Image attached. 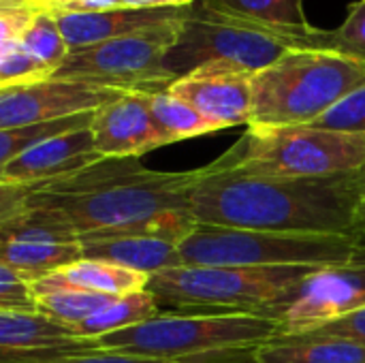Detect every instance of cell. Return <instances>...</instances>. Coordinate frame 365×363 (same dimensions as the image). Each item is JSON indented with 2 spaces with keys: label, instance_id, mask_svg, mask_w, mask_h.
Here are the masks:
<instances>
[{
  "label": "cell",
  "instance_id": "obj_1",
  "mask_svg": "<svg viewBox=\"0 0 365 363\" xmlns=\"http://www.w3.org/2000/svg\"><path fill=\"white\" fill-rule=\"evenodd\" d=\"M195 180L197 169L167 173L145 169L139 158H105L73 175L19 188L21 208L56 214L79 240L156 235L182 244L197 227L190 212Z\"/></svg>",
  "mask_w": 365,
  "mask_h": 363
},
{
  "label": "cell",
  "instance_id": "obj_2",
  "mask_svg": "<svg viewBox=\"0 0 365 363\" xmlns=\"http://www.w3.org/2000/svg\"><path fill=\"white\" fill-rule=\"evenodd\" d=\"M364 201L357 173L265 178L231 169L222 156L197 169L190 212L201 225L229 229L353 235Z\"/></svg>",
  "mask_w": 365,
  "mask_h": 363
},
{
  "label": "cell",
  "instance_id": "obj_3",
  "mask_svg": "<svg viewBox=\"0 0 365 363\" xmlns=\"http://www.w3.org/2000/svg\"><path fill=\"white\" fill-rule=\"evenodd\" d=\"M319 267H214L178 265L150 276L148 291L160 312L263 315L291 304L299 282Z\"/></svg>",
  "mask_w": 365,
  "mask_h": 363
},
{
  "label": "cell",
  "instance_id": "obj_4",
  "mask_svg": "<svg viewBox=\"0 0 365 363\" xmlns=\"http://www.w3.org/2000/svg\"><path fill=\"white\" fill-rule=\"evenodd\" d=\"M365 86V66L334 51L289 49L252 75L248 128L314 124Z\"/></svg>",
  "mask_w": 365,
  "mask_h": 363
},
{
  "label": "cell",
  "instance_id": "obj_5",
  "mask_svg": "<svg viewBox=\"0 0 365 363\" xmlns=\"http://www.w3.org/2000/svg\"><path fill=\"white\" fill-rule=\"evenodd\" d=\"M280 336V323L263 315H180L160 312L135 327L94 340V351L203 362L229 353H257Z\"/></svg>",
  "mask_w": 365,
  "mask_h": 363
},
{
  "label": "cell",
  "instance_id": "obj_6",
  "mask_svg": "<svg viewBox=\"0 0 365 363\" xmlns=\"http://www.w3.org/2000/svg\"><path fill=\"white\" fill-rule=\"evenodd\" d=\"M184 265L214 267H331L365 263L349 235L276 233L201 225L180 244Z\"/></svg>",
  "mask_w": 365,
  "mask_h": 363
},
{
  "label": "cell",
  "instance_id": "obj_7",
  "mask_svg": "<svg viewBox=\"0 0 365 363\" xmlns=\"http://www.w3.org/2000/svg\"><path fill=\"white\" fill-rule=\"evenodd\" d=\"M225 163L248 175L334 178L365 167V133L321 128L314 124L248 128L225 154Z\"/></svg>",
  "mask_w": 365,
  "mask_h": 363
},
{
  "label": "cell",
  "instance_id": "obj_8",
  "mask_svg": "<svg viewBox=\"0 0 365 363\" xmlns=\"http://www.w3.org/2000/svg\"><path fill=\"white\" fill-rule=\"evenodd\" d=\"M310 32L263 26L197 0L190 4L180 36L165 58V71L178 79L199 66L222 62L259 73L289 49H304Z\"/></svg>",
  "mask_w": 365,
  "mask_h": 363
},
{
  "label": "cell",
  "instance_id": "obj_9",
  "mask_svg": "<svg viewBox=\"0 0 365 363\" xmlns=\"http://www.w3.org/2000/svg\"><path fill=\"white\" fill-rule=\"evenodd\" d=\"M184 19L186 17L92 47L73 49L53 77L92 81L126 92L169 90L175 77L165 71V58L175 45Z\"/></svg>",
  "mask_w": 365,
  "mask_h": 363
},
{
  "label": "cell",
  "instance_id": "obj_10",
  "mask_svg": "<svg viewBox=\"0 0 365 363\" xmlns=\"http://www.w3.org/2000/svg\"><path fill=\"white\" fill-rule=\"evenodd\" d=\"M122 94L126 90L66 77H47L26 86L0 88V131L90 113Z\"/></svg>",
  "mask_w": 365,
  "mask_h": 363
},
{
  "label": "cell",
  "instance_id": "obj_11",
  "mask_svg": "<svg viewBox=\"0 0 365 363\" xmlns=\"http://www.w3.org/2000/svg\"><path fill=\"white\" fill-rule=\"evenodd\" d=\"M365 308V263L319 267L278 315L280 336H299Z\"/></svg>",
  "mask_w": 365,
  "mask_h": 363
},
{
  "label": "cell",
  "instance_id": "obj_12",
  "mask_svg": "<svg viewBox=\"0 0 365 363\" xmlns=\"http://www.w3.org/2000/svg\"><path fill=\"white\" fill-rule=\"evenodd\" d=\"M252 75L240 66L212 62L178 77L169 92L195 107L216 131L240 124L250 126Z\"/></svg>",
  "mask_w": 365,
  "mask_h": 363
},
{
  "label": "cell",
  "instance_id": "obj_13",
  "mask_svg": "<svg viewBox=\"0 0 365 363\" xmlns=\"http://www.w3.org/2000/svg\"><path fill=\"white\" fill-rule=\"evenodd\" d=\"M92 135L103 158H139L167 145L150 109L148 92H126L94 111Z\"/></svg>",
  "mask_w": 365,
  "mask_h": 363
},
{
  "label": "cell",
  "instance_id": "obj_14",
  "mask_svg": "<svg viewBox=\"0 0 365 363\" xmlns=\"http://www.w3.org/2000/svg\"><path fill=\"white\" fill-rule=\"evenodd\" d=\"M101 160L105 158L96 152L92 128H81L34 145L17 158L0 165V184L34 186L73 175Z\"/></svg>",
  "mask_w": 365,
  "mask_h": 363
},
{
  "label": "cell",
  "instance_id": "obj_15",
  "mask_svg": "<svg viewBox=\"0 0 365 363\" xmlns=\"http://www.w3.org/2000/svg\"><path fill=\"white\" fill-rule=\"evenodd\" d=\"M188 6H160V9H130L120 6L111 11L83 13V15H53L64 34L68 49H83L105 41H113L145 28L163 26L186 17Z\"/></svg>",
  "mask_w": 365,
  "mask_h": 363
},
{
  "label": "cell",
  "instance_id": "obj_16",
  "mask_svg": "<svg viewBox=\"0 0 365 363\" xmlns=\"http://www.w3.org/2000/svg\"><path fill=\"white\" fill-rule=\"evenodd\" d=\"M45 351H94V340L43 312H0V357Z\"/></svg>",
  "mask_w": 365,
  "mask_h": 363
},
{
  "label": "cell",
  "instance_id": "obj_17",
  "mask_svg": "<svg viewBox=\"0 0 365 363\" xmlns=\"http://www.w3.org/2000/svg\"><path fill=\"white\" fill-rule=\"evenodd\" d=\"M83 259L105 261L145 276L184 265L180 244L156 235H94L79 240Z\"/></svg>",
  "mask_w": 365,
  "mask_h": 363
},
{
  "label": "cell",
  "instance_id": "obj_18",
  "mask_svg": "<svg viewBox=\"0 0 365 363\" xmlns=\"http://www.w3.org/2000/svg\"><path fill=\"white\" fill-rule=\"evenodd\" d=\"M257 363H365V347L342 338L278 336L255 353Z\"/></svg>",
  "mask_w": 365,
  "mask_h": 363
},
{
  "label": "cell",
  "instance_id": "obj_19",
  "mask_svg": "<svg viewBox=\"0 0 365 363\" xmlns=\"http://www.w3.org/2000/svg\"><path fill=\"white\" fill-rule=\"evenodd\" d=\"M49 276L68 287H77V289L109 295V297H124V295L141 293L148 289V282H150V276L145 274H139L120 265H111L105 261H92V259H81Z\"/></svg>",
  "mask_w": 365,
  "mask_h": 363
},
{
  "label": "cell",
  "instance_id": "obj_20",
  "mask_svg": "<svg viewBox=\"0 0 365 363\" xmlns=\"http://www.w3.org/2000/svg\"><path fill=\"white\" fill-rule=\"evenodd\" d=\"M32 293L38 312L66 323V325H77L86 321L88 317L96 315L101 308L111 304L115 297L101 295V293H90L77 287H68L64 282H58L51 276H45L41 280L32 282Z\"/></svg>",
  "mask_w": 365,
  "mask_h": 363
},
{
  "label": "cell",
  "instance_id": "obj_21",
  "mask_svg": "<svg viewBox=\"0 0 365 363\" xmlns=\"http://www.w3.org/2000/svg\"><path fill=\"white\" fill-rule=\"evenodd\" d=\"M83 259L81 244H30L2 242L0 263L9 265L30 282L41 280Z\"/></svg>",
  "mask_w": 365,
  "mask_h": 363
},
{
  "label": "cell",
  "instance_id": "obj_22",
  "mask_svg": "<svg viewBox=\"0 0 365 363\" xmlns=\"http://www.w3.org/2000/svg\"><path fill=\"white\" fill-rule=\"evenodd\" d=\"M158 315H160L158 302L145 289L141 293L115 297L111 304L101 308L96 315H92L86 321L73 325V329H75V334L79 338L96 340L101 336H107V334L122 332V329L135 327L139 323H145V321H150V319H154Z\"/></svg>",
  "mask_w": 365,
  "mask_h": 363
},
{
  "label": "cell",
  "instance_id": "obj_23",
  "mask_svg": "<svg viewBox=\"0 0 365 363\" xmlns=\"http://www.w3.org/2000/svg\"><path fill=\"white\" fill-rule=\"evenodd\" d=\"M203 2L216 11L272 28L295 30V32H310L314 28L304 11V0H203Z\"/></svg>",
  "mask_w": 365,
  "mask_h": 363
},
{
  "label": "cell",
  "instance_id": "obj_24",
  "mask_svg": "<svg viewBox=\"0 0 365 363\" xmlns=\"http://www.w3.org/2000/svg\"><path fill=\"white\" fill-rule=\"evenodd\" d=\"M2 242L30 244H79V235L56 214L24 205L13 216L0 220Z\"/></svg>",
  "mask_w": 365,
  "mask_h": 363
},
{
  "label": "cell",
  "instance_id": "obj_25",
  "mask_svg": "<svg viewBox=\"0 0 365 363\" xmlns=\"http://www.w3.org/2000/svg\"><path fill=\"white\" fill-rule=\"evenodd\" d=\"M148 101H150L152 116H154L167 145L175 143V141L192 139L199 135L216 133V126L212 122H207L195 107H190L186 101L173 96L169 90L148 92Z\"/></svg>",
  "mask_w": 365,
  "mask_h": 363
},
{
  "label": "cell",
  "instance_id": "obj_26",
  "mask_svg": "<svg viewBox=\"0 0 365 363\" xmlns=\"http://www.w3.org/2000/svg\"><path fill=\"white\" fill-rule=\"evenodd\" d=\"M92 120H94V111L62 118V120H47V122L15 126V128H2L0 131V165L17 158L19 154L28 152L30 148L41 145L49 139H56V137L73 133V131L90 128Z\"/></svg>",
  "mask_w": 365,
  "mask_h": 363
},
{
  "label": "cell",
  "instance_id": "obj_27",
  "mask_svg": "<svg viewBox=\"0 0 365 363\" xmlns=\"http://www.w3.org/2000/svg\"><path fill=\"white\" fill-rule=\"evenodd\" d=\"M304 49L334 51L365 66V0H355L349 4L346 19L338 28H314L306 36Z\"/></svg>",
  "mask_w": 365,
  "mask_h": 363
},
{
  "label": "cell",
  "instance_id": "obj_28",
  "mask_svg": "<svg viewBox=\"0 0 365 363\" xmlns=\"http://www.w3.org/2000/svg\"><path fill=\"white\" fill-rule=\"evenodd\" d=\"M19 43L28 53H32L38 62H43L53 73L62 66V62L71 53V49L64 41V34L58 26V19L47 11L34 13L32 21L26 28V32L21 34Z\"/></svg>",
  "mask_w": 365,
  "mask_h": 363
},
{
  "label": "cell",
  "instance_id": "obj_29",
  "mask_svg": "<svg viewBox=\"0 0 365 363\" xmlns=\"http://www.w3.org/2000/svg\"><path fill=\"white\" fill-rule=\"evenodd\" d=\"M53 77V71L28 53L19 41L0 43V88L26 86Z\"/></svg>",
  "mask_w": 365,
  "mask_h": 363
},
{
  "label": "cell",
  "instance_id": "obj_30",
  "mask_svg": "<svg viewBox=\"0 0 365 363\" xmlns=\"http://www.w3.org/2000/svg\"><path fill=\"white\" fill-rule=\"evenodd\" d=\"M0 312H38L32 282L0 263Z\"/></svg>",
  "mask_w": 365,
  "mask_h": 363
},
{
  "label": "cell",
  "instance_id": "obj_31",
  "mask_svg": "<svg viewBox=\"0 0 365 363\" xmlns=\"http://www.w3.org/2000/svg\"><path fill=\"white\" fill-rule=\"evenodd\" d=\"M314 126L346 131V133H365V86L349 94L329 113L317 120Z\"/></svg>",
  "mask_w": 365,
  "mask_h": 363
},
{
  "label": "cell",
  "instance_id": "obj_32",
  "mask_svg": "<svg viewBox=\"0 0 365 363\" xmlns=\"http://www.w3.org/2000/svg\"><path fill=\"white\" fill-rule=\"evenodd\" d=\"M299 336H323V338H342V340H351L355 344L365 347V308L355 310L342 319H336L331 323H325L321 327H314L306 334Z\"/></svg>",
  "mask_w": 365,
  "mask_h": 363
},
{
  "label": "cell",
  "instance_id": "obj_33",
  "mask_svg": "<svg viewBox=\"0 0 365 363\" xmlns=\"http://www.w3.org/2000/svg\"><path fill=\"white\" fill-rule=\"evenodd\" d=\"M36 11H47L53 15H83L124 6L122 0H34L30 2Z\"/></svg>",
  "mask_w": 365,
  "mask_h": 363
},
{
  "label": "cell",
  "instance_id": "obj_34",
  "mask_svg": "<svg viewBox=\"0 0 365 363\" xmlns=\"http://www.w3.org/2000/svg\"><path fill=\"white\" fill-rule=\"evenodd\" d=\"M36 9L30 4L0 6V43H15L30 26Z\"/></svg>",
  "mask_w": 365,
  "mask_h": 363
},
{
  "label": "cell",
  "instance_id": "obj_35",
  "mask_svg": "<svg viewBox=\"0 0 365 363\" xmlns=\"http://www.w3.org/2000/svg\"><path fill=\"white\" fill-rule=\"evenodd\" d=\"M47 363H212V362H169L156 357H139V355H120V353H103V351H86L68 357H60Z\"/></svg>",
  "mask_w": 365,
  "mask_h": 363
},
{
  "label": "cell",
  "instance_id": "obj_36",
  "mask_svg": "<svg viewBox=\"0 0 365 363\" xmlns=\"http://www.w3.org/2000/svg\"><path fill=\"white\" fill-rule=\"evenodd\" d=\"M197 0H122L130 9H160V6H190Z\"/></svg>",
  "mask_w": 365,
  "mask_h": 363
},
{
  "label": "cell",
  "instance_id": "obj_37",
  "mask_svg": "<svg viewBox=\"0 0 365 363\" xmlns=\"http://www.w3.org/2000/svg\"><path fill=\"white\" fill-rule=\"evenodd\" d=\"M357 246L365 252V199L361 201L359 210H357V216H355V227H353V235H351Z\"/></svg>",
  "mask_w": 365,
  "mask_h": 363
},
{
  "label": "cell",
  "instance_id": "obj_38",
  "mask_svg": "<svg viewBox=\"0 0 365 363\" xmlns=\"http://www.w3.org/2000/svg\"><path fill=\"white\" fill-rule=\"evenodd\" d=\"M17 4H30V0H0V6H17Z\"/></svg>",
  "mask_w": 365,
  "mask_h": 363
},
{
  "label": "cell",
  "instance_id": "obj_39",
  "mask_svg": "<svg viewBox=\"0 0 365 363\" xmlns=\"http://www.w3.org/2000/svg\"><path fill=\"white\" fill-rule=\"evenodd\" d=\"M357 178H359V186H361V195H364L365 199V167L361 171H357Z\"/></svg>",
  "mask_w": 365,
  "mask_h": 363
},
{
  "label": "cell",
  "instance_id": "obj_40",
  "mask_svg": "<svg viewBox=\"0 0 365 363\" xmlns=\"http://www.w3.org/2000/svg\"><path fill=\"white\" fill-rule=\"evenodd\" d=\"M30 2H34V0H30Z\"/></svg>",
  "mask_w": 365,
  "mask_h": 363
}]
</instances>
